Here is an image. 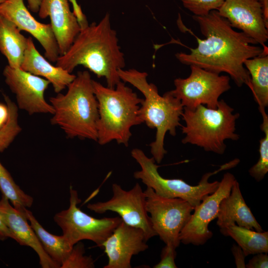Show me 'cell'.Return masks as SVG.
I'll return each mask as SVG.
<instances>
[{
	"mask_svg": "<svg viewBox=\"0 0 268 268\" xmlns=\"http://www.w3.org/2000/svg\"><path fill=\"white\" fill-rule=\"evenodd\" d=\"M144 231L122 221L103 244L108 262L104 268H131V259L148 248Z\"/></svg>",
	"mask_w": 268,
	"mask_h": 268,
	"instance_id": "obj_15",
	"label": "cell"
},
{
	"mask_svg": "<svg viewBox=\"0 0 268 268\" xmlns=\"http://www.w3.org/2000/svg\"><path fill=\"white\" fill-rule=\"evenodd\" d=\"M8 238H12V234L0 216V240L3 241Z\"/></svg>",
	"mask_w": 268,
	"mask_h": 268,
	"instance_id": "obj_34",
	"label": "cell"
},
{
	"mask_svg": "<svg viewBox=\"0 0 268 268\" xmlns=\"http://www.w3.org/2000/svg\"><path fill=\"white\" fill-rule=\"evenodd\" d=\"M83 244L80 242L72 247L68 256L61 266V268H93L94 261L91 256H84Z\"/></svg>",
	"mask_w": 268,
	"mask_h": 268,
	"instance_id": "obj_28",
	"label": "cell"
},
{
	"mask_svg": "<svg viewBox=\"0 0 268 268\" xmlns=\"http://www.w3.org/2000/svg\"><path fill=\"white\" fill-rule=\"evenodd\" d=\"M232 254L234 257L235 263L237 268H246L245 258L246 256L244 254L242 249L239 245H233L231 249Z\"/></svg>",
	"mask_w": 268,
	"mask_h": 268,
	"instance_id": "obj_32",
	"label": "cell"
},
{
	"mask_svg": "<svg viewBox=\"0 0 268 268\" xmlns=\"http://www.w3.org/2000/svg\"><path fill=\"white\" fill-rule=\"evenodd\" d=\"M247 268H268V256L267 253H261L254 255L246 265Z\"/></svg>",
	"mask_w": 268,
	"mask_h": 268,
	"instance_id": "obj_31",
	"label": "cell"
},
{
	"mask_svg": "<svg viewBox=\"0 0 268 268\" xmlns=\"http://www.w3.org/2000/svg\"><path fill=\"white\" fill-rule=\"evenodd\" d=\"M259 110L263 118L260 127L265 135L260 140L259 159L257 163L249 170L250 175L257 182L262 180L268 172V116L265 109Z\"/></svg>",
	"mask_w": 268,
	"mask_h": 268,
	"instance_id": "obj_26",
	"label": "cell"
},
{
	"mask_svg": "<svg viewBox=\"0 0 268 268\" xmlns=\"http://www.w3.org/2000/svg\"><path fill=\"white\" fill-rule=\"evenodd\" d=\"M0 15L11 21L20 31L30 33L44 48L45 58L52 63H56L60 55L51 24L37 21L23 0H5L0 3Z\"/></svg>",
	"mask_w": 268,
	"mask_h": 268,
	"instance_id": "obj_14",
	"label": "cell"
},
{
	"mask_svg": "<svg viewBox=\"0 0 268 268\" xmlns=\"http://www.w3.org/2000/svg\"><path fill=\"white\" fill-rule=\"evenodd\" d=\"M5 0H0V3L4 2Z\"/></svg>",
	"mask_w": 268,
	"mask_h": 268,
	"instance_id": "obj_38",
	"label": "cell"
},
{
	"mask_svg": "<svg viewBox=\"0 0 268 268\" xmlns=\"http://www.w3.org/2000/svg\"><path fill=\"white\" fill-rule=\"evenodd\" d=\"M233 112V108L222 99L219 101L216 109L202 105L194 109L184 107L181 118L185 125L181 126V129L185 136L182 142L223 154L226 148V140L239 138L236 123L240 114Z\"/></svg>",
	"mask_w": 268,
	"mask_h": 268,
	"instance_id": "obj_6",
	"label": "cell"
},
{
	"mask_svg": "<svg viewBox=\"0 0 268 268\" xmlns=\"http://www.w3.org/2000/svg\"><path fill=\"white\" fill-rule=\"evenodd\" d=\"M87 70L79 71L65 94L49 98L54 109L51 124L58 126L68 138L97 141L98 104Z\"/></svg>",
	"mask_w": 268,
	"mask_h": 268,
	"instance_id": "obj_3",
	"label": "cell"
},
{
	"mask_svg": "<svg viewBox=\"0 0 268 268\" xmlns=\"http://www.w3.org/2000/svg\"><path fill=\"white\" fill-rule=\"evenodd\" d=\"M5 83L15 95L17 106L29 115L54 113V109L44 97L50 82L47 79L8 65L3 69Z\"/></svg>",
	"mask_w": 268,
	"mask_h": 268,
	"instance_id": "obj_13",
	"label": "cell"
},
{
	"mask_svg": "<svg viewBox=\"0 0 268 268\" xmlns=\"http://www.w3.org/2000/svg\"><path fill=\"white\" fill-rule=\"evenodd\" d=\"M190 67V75L185 78H176L175 89L170 91L184 108L194 109L202 105L216 109L219 97L231 88L230 77L197 66Z\"/></svg>",
	"mask_w": 268,
	"mask_h": 268,
	"instance_id": "obj_10",
	"label": "cell"
},
{
	"mask_svg": "<svg viewBox=\"0 0 268 268\" xmlns=\"http://www.w3.org/2000/svg\"><path fill=\"white\" fill-rule=\"evenodd\" d=\"M112 189L113 196L110 200L89 203L87 208L99 214L107 211L117 213L125 223L142 229L147 240L157 236L146 209V195L140 184L137 183L132 189L126 191L114 183Z\"/></svg>",
	"mask_w": 268,
	"mask_h": 268,
	"instance_id": "obj_11",
	"label": "cell"
},
{
	"mask_svg": "<svg viewBox=\"0 0 268 268\" xmlns=\"http://www.w3.org/2000/svg\"><path fill=\"white\" fill-rule=\"evenodd\" d=\"M92 84L98 104L97 142L103 145L115 140L127 146L132 127L143 123L139 116L143 99L121 80L114 88L94 80Z\"/></svg>",
	"mask_w": 268,
	"mask_h": 268,
	"instance_id": "obj_5",
	"label": "cell"
},
{
	"mask_svg": "<svg viewBox=\"0 0 268 268\" xmlns=\"http://www.w3.org/2000/svg\"><path fill=\"white\" fill-rule=\"evenodd\" d=\"M80 65L98 77H104L108 87L115 88L121 80L118 70L125 67V60L117 33L111 26L109 14H106L99 23L92 22L82 28L56 65L69 73Z\"/></svg>",
	"mask_w": 268,
	"mask_h": 268,
	"instance_id": "obj_2",
	"label": "cell"
},
{
	"mask_svg": "<svg viewBox=\"0 0 268 268\" xmlns=\"http://www.w3.org/2000/svg\"><path fill=\"white\" fill-rule=\"evenodd\" d=\"M194 15L202 16L218 10L224 0H180Z\"/></svg>",
	"mask_w": 268,
	"mask_h": 268,
	"instance_id": "obj_29",
	"label": "cell"
},
{
	"mask_svg": "<svg viewBox=\"0 0 268 268\" xmlns=\"http://www.w3.org/2000/svg\"><path fill=\"white\" fill-rule=\"evenodd\" d=\"M236 179L229 172L225 173L217 189L205 196L194 209V213L180 233L181 243L196 246L205 244L212 236L209 223L216 218L221 201L230 193Z\"/></svg>",
	"mask_w": 268,
	"mask_h": 268,
	"instance_id": "obj_12",
	"label": "cell"
},
{
	"mask_svg": "<svg viewBox=\"0 0 268 268\" xmlns=\"http://www.w3.org/2000/svg\"><path fill=\"white\" fill-rule=\"evenodd\" d=\"M20 68L48 80L57 93L67 87L76 76L61 67L51 65L37 51L30 37L28 38L27 47Z\"/></svg>",
	"mask_w": 268,
	"mask_h": 268,
	"instance_id": "obj_20",
	"label": "cell"
},
{
	"mask_svg": "<svg viewBox=\"0 0 268 268\" xmlns=\"http://www.w3.org/2000/svg\"><path fill=\"white\" fill-rule=\"evenodd\" d=\"M224 236H230L242 249L246 256L268 253V232L254 231L237 224L220 229Z\"/></svg>",
	"mask_w": 268,
	"mask_h": 268,
	"instance_id": "obj_24",
	"label": "cell"
},
{
	"mask_svg": "<svg viewBox=\"0 0 268 268\" xmlns=\"http://www.w3.org/2000/svg\"><path fill=\"white\" fill-rule=\"evenodd\" d=\"M0 190L2 195L9 200L12 206L22 213L33 203V198L20 188L0 162Z\"/></svg>",
	"mask_w": 268,
	"mask_h": 268,
	"instance_id": "obj_25",
	"label": "cell"
},
{
	"mask_svg": "<svg viewBox=\"0 0 268 268\" xmlns=\"http://www.w3.org/2000/svg\"><path fill=\"white\" fill-rule=\"evenodd\" d=\"M233 28L239 29L265 48L268 28L259 0H224L217 10Z\"/></svg>",
	"mask_w": 268,
	"mask_h": 268,
	"instance_id": "obj_16",
	"label": "cell"
},
{
	"mask_svg": "<svg viewBox=\"0 0 268 268\" xmlns=\"http://www.w3.org/2000/svg\"><path fill=\"white\" fill-rule=\"evenodd\" d=\"M3 95L8 108L9 117L5 125L0 130V152L10 145L22 130L18 124V108L17 105L8 96L4 94Z\"/></svg>",
	"mask_w": 268,
	"mask_h": 268,
	"instance_id": "obj_27",
	"label": "cell"
},
{
	"mask_svg": "<svg viewBox=\"0 0 268 268\" xmlns=\"http://www.w3.org/2000/svg\"><path fill=\"white\" fill-rule=\"evenodd\" d=\"M259 1L261 4L265 24L268 28V0H259Z\"/></svg>",
	"mask_w": 268,
	"mask_h": 268,
	"instance_id": "obj_36",
	"label": "cell"
},
{
	"mask_svg": "<svg viewBox=\"0 0 268 268\" xmlns=\"http://www.w3.org/2000/svg\"><path fill=\"white\" fill-rule=\"evenodd\" d=\"M0 216L10 231L12 238L22 246L33 249L38 255L43 268H59L45 251L35 232L28 222L25 213L12 206L3 195L0 200Z\"/></svg>",
	"mask_w": 268,
	"mask_h": 268,
	"instance_id": "obj_18",
	"label": "cell"
},
{
	"mask_svg": "<svg viewBox=\"0 0 268 268\" xmlns=\"http://www.w3.org/2000/svg\"><path fill=\"white\" fill-rule=\"evenodd\" d=\"M146 209L152 228L157 236L165 244L175 248L181 243L180 233L189 221L194 207L180 198H168L159 196L147 187Z\"/></svg>",
	"mask_w": 268,
	"mask_h": 268,
	"instance_id": "obj_9",
	"label": "cell"
},
{
	"mask_svg": "<svg viewBox=\"0 0 268 268\" xmlns=\"http://www.w3.org/2000/svg\"><path fill=\"white\" fill-rule=\"evenodd\" d=\"M216 218L217 225L220 229L236 224L257 231H263L245 202L236 180L230 194L221 201Z\"/></svg>",
	"mask_w": 268,
	"mask_h": 268,
	"instance_id": "obj_19",
	"label": "cell"
},
{
	"mask_svg": "<svg viewBox=\"0 0 268 268\" xmlns=\"http://www.w3.org/2000/svg\"><path fill=\"white\" fill-rule=\"evenodd\" d=\"M72 4L73 12L77 18L79 22H83L86 20L85 16L83 14L80 6L78 5L76 0H69Z\"/></svg>",
	"mask_w": 268,
	"mask_h": 268,
	"instance_id": "obj_35",
	"label": "cell"
},
{
	"mask_svg": "<svg viewBox=\"0 0 268 268\" xmlns=\"http://www.w3.org/2000/svg\"><path fill=\"white\" fill-rule=\"evenodd\" d=\"M175 248L165 245L161 251L160 262L153 266L154 268H176L175 260L177 255Z\"/></svg>",
	"mask_w": 268,
	"mask_h": 268,
	"instance_id": "obj_30",
	"label": "cell"
},
{
	"mask_svg": "<svg viewBox=\"0 0 268 268\" xmlns=\"http://www.w3.org/2000/svg\"><path fill=\"white\" fill-rule=\"evenodd\" d=\"M120 79L137 88L143 95L139 108V116L142 123L156 130L155 140L150 144V152L156 162L160 163L167 151L164 148V138L168 132L176 134V129L182 125L180 120L184 110L181 101L171 92L161 96L155 85L149 83L148 74L135 69L118 70Z\"/></svg>",
	"mask_w": 268,
	"mask_h": 268,
	"instance_id": "obj_4",
	"label": "cell"
},
{
	"mask_svg": "<svg viewBox=\"0 0 268 268\" xmlns=\"http://www.w3.org/2000/svg\"><path fill=\"white\" fill-rule=\"evenodd\" d=\"M42 0H27L28 7L33 12H38Z\"/></svg>",
	"mask_w": 268,
	"mask_h": 268,
	"instance_id": "obj_37",
	"label": "cell"
},
{
	"mask_svg": "<svg viewBox=\"0 0 268 268\" xmlns=\"http://www.w3.org/2000/svg\"><path fill=\"white\" fill-rule=\"evenodd\" d=\"M68 1L42 0L38 12L41 18L50 17L60 56L67 51L81 29L77 18L70 9Z\"/></svg>",
	"mask_w": 268,
	"mask_h": 268,
	"instance_id": "obj_17",
	"label": "cell"
},
{
	"mask_svg": "<svg viewBox=\"0 0 268 268\" xmlns=\"http://www.w3.org/2000/svg\"><path fill=\"white\" fill-rule=\"evenodd\" d=\"M9 117V110L5 104L0 102V130L6 124Z\"/></svg>",
	"mask_w": 268,
	"mask_h": 268,
	"instance_id": "obj_33",
	"label": "cell"
},
{
	"mask_svg": "<svg viewBox=\"0 0 268 268\" xmlns=\"http://www.w3.org/2000/svg\"><path fill=\"white\" fill-rule=\"evenodd\" d=\"M27 40L14 23L0 15V52L7 59L9 66L20 67Z\"/></svg>",
	"mask_w": 268,
	"mask_h": 268,
	"instance_id": "obj_21",
	"label": "cell"
},
{
	"mask_svg": "<svg viewBox=\"0 0 268 268\" xmlns=\"http://www.w3.org/2000/svg\"><path fill=\"white\" fill-rule=\"evenodd\" d=\"M131 155L141 168L134 173L135 179L141 180L159 196L182 199L194 208L205 196L213 193L218 188L219 182H209V178L221 171L234 167L240 161L239 159L235 158L221 165L213 172L204 174L197 185L192 186L181 179H167L162 177L158 171L159 166L156 164L154 159L147 156L142 150L134 148L131 151Z\"/></svg>",
	"mask_w": 268,
	"mask_h": 268,
	"instance_id": "obj_7",
	"label": "cell"
},
{
	"mask_svg": "<svg viewBox=\"0 0 268 268\" xmlns=\"http://www.w3.org/2000/svg\"><path fill=\"white\" fill-rule=\"evenodd\" d=\"M244 66L250 74V89L259 109H266L268 106V54L247 59Z\"/></svg>",
	"mask_w": 268,
	"mask_h": 268,
	"instance_id": "obj_23",
	"label": "cell"
},
{
	"mask_svg": "<svg viewBox=\"0 0 268 268\" xmlns=\"http://www.w3.org/2000/svg\"><path fill=\"white\" fill-rule=\"evenodd\" d=\"M25 215L45 251L61 268L73 246L67 241L63 235L58 236L48 232L27 208L25 210Z\"/></svg>",
	"mask_w": 268,
	"mask_h": 268,
	"instance_id": "obj_22",
	"label": "cell"
},
{
	"mask_svg": "<svg viewBox=\"0 0 268 268\" xmlns=\"http://www.w3.org/2000/svg\"><path fill=\"white\" fill-rule=\"evenodd\" d=\"M68 207L57 214L54 220L61 228L63 235L72 246L83 240H90L99 247L122 221L119 217L96 218L82 211L78 207L80 202L77 192L69 189Z\"/></svg>",
	"mask_w": 268,
	"mask_h": 268,
	"instance_id": "obj_8",
	"label": "cell"
},
{
	"mask_svg": "<svg viewBox=\"0 0 268 268\" xmlns=\"http://www.w3.org/2000/svg\"><path fill=\"white\" fill-rule=\"evenodd\" d=\"M205 37H196L198 45L190 52L178 53L177 59L187 66H195L217 74L227 73L238 87L250 88V74L244 66L248 59L268 54V47L256 46V42L242 32L233 29L217 10L202 16L193 15Z\"/></svg>",
	"mask_w": 268,
	"mask_h": 268,
	"instance_id": "obj_1",
	"label": "cell"
}]
</instances>
